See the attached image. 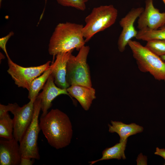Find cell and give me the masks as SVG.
Wrapping results in <instances>:
<instances>
[{"label": "cell", "instance_id": "10", "mask_svg": "<svg viewBox=\"0 0 165 165\" xmlns=\"http://www.w3.org/2000/svg\"><path fill=\"white\" fill-rule=\"evenodd\" d=\"M139 30L158 29L165 24V13H161L153 5V0H146L145 7L138 17Z\"/></svg>", "mask_w": 165, "mask_h": 165}, {"label": "cell", "instance_id": "5", "mask_svg": "<svg viewBox=\"0 0 165 165\" xmlns=\"http://www.w3.org/2000/svg\"><path fill=\"white\" fill-rule=\"evenodd\" d=\"M89 46H83L76 56L70 55L67 64L66 80L69 85H79L92 87L90 68L87 62Z\"/></svg>", "mask_w": 165, "mask_h": 165}, {"label": "cell", "instance_id": "6", "mask_svg": "<svg viewBox=\"0 0 165 165\" xmlns=\"http://www.w3.org/2000/svg\"><path fill=\"white\" fill-rule=\"evenodd\" d=\"M41 110V100L38 96L34 103L32 122L19 142L22 157L37 160L40 159L37 141L41 130L38 118Z\"/></svg>", "mask_w": 165, "mask_h": 165}, {"label": "cell", "instance_id": "14", "mask_svg": "<svg viewBox=\"0 0 165 165\" xmlns=\"http://www.w3.org/2000/svg\"><path fill=\"white\" fill-rule=\"evenodd\" d=\"M67 90L72 98V97L75 98L86 111L89 110L93 101L96 98L95 90L92 87L73 85L70 86Z\"/></svg>", "mask_w": 165, "mask_h": 165}, {"label": "cell", "instance_id": "20", "mask_svg": "<svg viewBox=\"0 0 165 165\" xmlns=\"http://www.w3.org/2000/svg\"><path fill=\"white\" fill-rule=\"evenodd\" d=\"M145 46L159 57L165 55V40L153 39L148 41Z\"/></svg>", "mask_w": 165, "mask_h": 165}, {"label": "cell", "instance_id": "26", "mask_svg": "<svg viewBox=\"0 0 165 165\" xmlns=\"http://www.w3.org/2000/svg\"><path fill=\"white\" fill-rule=\"evenodd\" d=\"M161 59L163 61H165V55L160 57Z\"/></svg>", "mask_w": 165, "mask_h": 165}, {"label": "cell", "instance_id": "7", "mask_svg": "<svg viewBox=\"0 0 165 165\" xmlns=\"http://www.w3.org/2000/svg\"><path fill=\"white\" fill-rule=\"evenodd\" d=\"M7 58L8 73L18 87L26 89L28 91L32 81L49 68L51 65V62L49 61L39 66L25 67L14 63L9 57Z\"/></svg>", "mask_w": 165, "mask_h": 165}, {"label": "cell", "instance_id": "25", "mask_svg": "<svg viewBox=\"0 0 165 165\" xmlns=\"http://www.w3.org/2000/svg\"><path fill=\"white\" fill-rule=\"evenodd\" d=\"M156 155H158L162 157L165 160V149L164 148L160 149L157 147L156 151L154 153Z\"/></svg>", "mask_w": 165, "mask_h": 165}, {"label": "cell", "instance_id": "15", "mask_svg": "<svg viewBox=\"0 0 165 165\" xmlns=\"http://www.w3.org/2000/svg\"><path fill=\"white\" fill-rule=\"evenodd\" d=\"M111 122L112 125H108L109 131L118 134L120 137L119 142L126 140L131 135L142 132L143 130L142 127L135 123L127 124L121 122L112 120Z\"/></svg>", "mask_w": 165, "mask_h": 165}, {"label": "cell", "instance_id": "19", "mask_svg": "<svg viewBox=\"0 0 165 165\" xmlns=\"http://www.w3.org/2000/svg\"><path fill=\"white\" fill-rule=\"evenodd\" d=\"M13 122L8 112L0 117V137L6 139L13 138Z\"/></svg>", "mask_w": 165, "mask_h": 165}, {"label": "cell", "instance_id": "9", "mask_svg": "<svg viewBox=\"0 0 165 165\" xmlns=\"http://www.w3.org/2000/svg\"><path fill=\"white\" fill-rule=\"evenodd\" d=\"M144 10L142 7L132 8L119 21L120 25L122 28L117 43L120 52H123L129 41L136 36L138 32L135 29L134 23Z\"/></svg>", "mask_w": 165, "mask_h": 165}, {"label": "cell", "instance_id": "24", "mask_svg": "<svg viewBox=\"0 0 165 165\" xmlns=\"http://www.w3.org/2000/svg\"><path fill=\"white\" fill-rule=\"evenodd\" d=\"M34 159L22 157L20 165H32L34 162Z\"/></svg>", "mask_w": 165, "mask_h": 165}, {"label": "cell", "instance_id": "1", "mask_svg": "<svg viewBox=\"0 0 165 165\" xmlns=\"http://www.w3.org/2000/svg\"><path fill=\"white\" fill-rule=\"evenodd\" d=\"M39 125L48 143L58 149L68 145L73 135L72 127L68 116L58 109H52L41 116Z\"/></svg>", "mask_w": 165, "mask_h": 165}, {"label": "cell", "instance_id": "12", "mask_svg": "<svg viewBox=\"0 0 165 165\" xmlns=\"http://www.w3.org/2000/svg\"><path fill=\"white\" fill-rule=\"evenodd\" d=\"M42 89L41 93L37 96L41 100L42 117L45 116L48 112V109L52 106V101L57 96L61 94H66L72 98L66 89L60 88L56 85L51 74Z\"/></svg>", "mask_w": 165, "mask_h": 165}, {"label": "cell", "instance_id": "3", "mask_svg": "<svg viewBox=\"0 0 165 165\" xmlns=\"http://www.w3.org/2000/svg\"><path fill=\"white\" fill-rule=\"evenodd\" d=\"M128 45L139 70L150 74L156 79L165 81V62L138 42L130 40Z\"/></svg>", "mask_w": 165, "mask_h": 165}, {"label": "cell", "instance_id": "13", "mask_svg": "<svg viewBox=\"0 0 165 165\" xmlns=\"http://www.w3.org/2000/svg\"><path fill=\"white\" fill-rule=\"evenodd\" d=\"M73 50L67 52H61L56 56L55 61L50 65L51 74L54 82L58 87L67 89L70 86L66 80L67 64Z\"/></svg>", "mask_w": 165, "mask_h": 165}, {"label": "cell", "instance_id": "11", "mask_svg": "<svg viewBox=\"0 0 165 165\" xmlns=\"http://www.w3.org/2000/svg\"><path fill=\"white\" fill-rule=\"evenodd\" d=\"M18 142L14 137L0 140V165H20L22 155Z\"/></svg>", "mask_w": 165, "mask_h": 165}, {"label": "cell", "instance_id": "22", "mask_svg": "<svg viewBox=\"0 0 165 165\" xmlns=\"http://www.w3.org/2000/svg\"><path fill=\"white\" fill-rule=\"evenodd\" d=\"M19 105L16 103L8 104L7 105L0 104V117H2L8 112L12 113Z\"/></svg>", "mask_w": 165, "mask_h": 165}, {"label": "cell", "instance_id": "16", "mask_svg": "<svg viewBox=\"0 0 165 165\" xmlns=\"http://www.w3.org/2000/svg\"><path fill=\"white\" fill-rule=\"evenodd\" d=\"M127 141V139L117 143L111 147L106 148L102 152V157L97 160L89 162L90 165H92L98 161L103 160L114 159L118 160L126 159L124 151Z\"/></svg>", "mask_w": 165, "mask_h": 165}, {"label": "cell", "instance_id": "28", "mask_svg": "<svg viewBox=\"0 0 165 165\" xmlns=\"http://www.w3.org/2000/svg\"><path fill=\"white\" fill-rule=\"evenodd\" d=\"M164 4L165 5V0H162Z\"/></svg>", "mask_w": 165, "mask_h": 165}, {"label": "cell", "instance_id": "8", "mask_svg": "<svg viewBox=\"0 0 165 165\" xmlns=\"http://www.w3.org/2000/svg\"><path fill=\"white\" fill-rule=\"evenodd\" d=\"M35 100H30L28 103L22 107L18 106L12 113L14 115L13 137L19 143L32 120Z\"/></svg>", "mask_w": 165, "mask_h": 165}, {"label": "cell", "instance_id": "29", "mask_svg": "<svg viewBox=\"0 0 165 165\" xmlns=\"http://www.w3.org/2000/svg\"><path fill=\"white\" fill-rule=\"evenodd\" d=\"M45 2H46V1H47V0H45Z\"/></svg>", "mask_w": 165, "mask_h": 165}, {"label": "cell", "instance_id": "21", "mask_svg": "<svg viewBox=\"0 0 165 165\" xmlns=\"http://www.w3.org/2000/svg\"><path fill=\"white\" fill-rule=\"evenodd\" d=\"M88 0H56L58 4L64 6L71 7L83 11L86 9V3Z\"/></svg>", "mask_w": 165, "mask_h": 165}, {"label": "cell", "instance_id": "18", "mask_svg": "<svg viewBox=\"0 0 165 165\" xmlns=\"http://www.w3.org/2000/svg\"><path fill=\"white\" fill-rule=\"evenodd\" d=\"M135 38L137 39L146 41L156 39L165 40V24L156 30H139Z\"/></svg>", "mask_w": 165, "mask_h": 165}, {"label": "cell", "instance_id": "4", "mask_svg": "<svg viewBox=\"0 0 165 165\" xmlns=\"http://www.w3.org/2000/svg\"><path fill=\"white\" fill-rule=\"evenodd\" d=\"M117 9L112 5L95 7L85 18L86 24L82 29L85 42H88L97 33L109 28L115 22Z\"/></svg>", "mask_w": 165, "mask_h": 165}, {"label": "cell", "instance_id": "23", "mask_svg": "<svg viewBox=\"0 0 165 165\" xmlns=\"http://www.w3.org/2000/svg\"><path fill=\"white\" fill-rule=\"evenodd\" d=\"M14 34V32L11 31L6 35L0 38V47L4 51L7 57L9 56L7 51L6 44L9 39Z\"/></svg>", "mask_w": 165, "mask_h": 165}, {"label": "cell", "instance_id": "17", "mask_svg": "<svg viewBox=\"0 0 165 165\" xmlns=\"http://www.w3.org/2000/svg\"><path fill=\"white\" fill-rule=\"evenodd\" d=\"M51 74L50 67L32 81L28 91V98L30 100L35 99L38 95L39 91L44 87Z\"/></svg>", "mask_w": 165, "mask_h": 165}, {"label": "cell", "instance_id": "27", "mask_svg": "<svg viewBox=\"0 0 165 165\" xmlns=\"http://www.w3.org/2000/svg\"><path fill=\"white\" fill-rule=\"evenodd\" d=\"M2 0H0V6H1V4L2 3Z\"/></svg>", "mask_w": 165, "mask_h": 165}, {"label": "cell", "instance_id": "2", "mask_svg": "<svg viewBox=\"0 0 165 165\" xmlns=\"http://www.w3.org/2000/svg\"><path fill=\"white\" fill-rule=\"evenodd\" d=\"M83 25L67 22L59 23L51 36L48 45L49 54L54 57L58 53L77 51L85 45Z\"/></svg>", "mask_w": 165, "mask_h": 165}]
</instances>
